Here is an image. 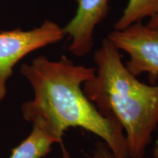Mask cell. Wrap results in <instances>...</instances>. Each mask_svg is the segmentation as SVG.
Here are the masks:
<instances>
[{
  "instance_id": "6da1fadb",
  "label": "cell",
  "mask_w": 158,
  "mask_h": 158,
  "mask_svg": "<svg viewBox=\"0 0 158 158\" xmlns=\"http://www.w3.org/2000/svg\"><path fill=\"white\" fill-rule=\"evenodd\" d=\"M21 72L34 91L32 100L21 107L27 121H40L59 143L69 128H82L101 138L116 158L130 157L123 128L102 116L83 91L95 68L76 64L65 56L58 61L40 56L23 64Z\"/></svg>"
},
{
  "instance_id": "7a4b0ae2",
  "label": "cell",
  "mask_w": 158,
  "mask_h": 158,
  "mask_svg": "<svg viewBox=\"0 0 158 158\" xmlns=\"http://www.w3.org/2000/svg\"><path fill=\"white\" fill-rule=\"evenodd\" d=\"M95 74L83 84L85 95L102 116L123 128L130 157L145 155L158 126V85L138 80L108 38L94 53Z\"/></svg>"
},
{
  "instance_id": "3957f363",
  "label": "cell",
  "mask_w": 158,
  "mask_h": 158,
  "mask_svg": "<svg viewBox=\"0 0 158 158\" xmlns=\"http://www.w3.org/2000/svg\"><path fill=\"white\" fill-rule=\"evenodd\" d=\"M65 35L63 28L51 21L29 31L16 29L0 33V102L5 98L7 81L17 62L37 49L59 42Z\"/></svg>"
},
{
  "instance_id": "277c9868",
  "label": "cell",
  "mask_w": 158,
  "mask_h": 158,
  "mask_svg": "<svg viewBox=\"0 0 158 158\" xmlns=\"http://www.w3.org/2000/svg\"><path fill=\"white\" fill-rule=\"evenodd\" d=\"M107 38L120 51L129 55L126 68L135 76L148 73L158 76V27L135 23L122 30H114Z\"/></svg>"
},
{
  "instance_id": "5b68a950",
  "label": "cell",
  "mask_w": 158,
  "mask_h": 158,
  "mask_svg": "<svg viewBox=\"0 0 158 158\" xmlns=\"http://www.w3.org/2000/svg\"><path fill=\"white\" fill-rule=\"evenodd\" d=\"M110 0H76V14L63 28L70 38L69 50L78 56L87 55L94 46V31L107 16Z\"/></svg>"
},
{
  "instance_id": "8992f818",
  "label": "cell",
  "mask_w": 158,
  "mask_h": 158,
  "mask_svg": "<svg viewBox=\"0 0 158 158\" xmlns=\"http://www.w3.org/2000/svg\"><path fill=\"white\" fill-rule=\"evenodd\" d=\"M29 135L13 149L10 158H43L51 151V146L59 143L39 120L32 122Z\"/></svg>"
},
{
  "instance_id": "52a82bcc",
  "label": "cell",
  "mask_w": 158,
  "mask_h": 158,
  "mask_svg": "<svg viewBox=\"0 0 158 158\" xmlns=\"http://www.w3.org/2000/svg\"><path fill=\"white\" fill-rule=\"evenodd\" d=\"M158 10V0H128L123 13L114 25L115 30H122L135 23L151 18Z\"/></svg>"
},
{
  "instance_id": "ba28073f",
  "label": "cell",
  "mask_w": 158,
  "mask_h": 158,
  "mask_svg": "<svg viewBox=\"0 0 158 158\" xmlns=\"http://www.w3.org/2000/svg\"><path fill=\"white\" fill-rule=\"evenodd\" d=\"M89 158H116L112 152L110 151L109 147L103 141L98 142L94 146V148L92 151V155H91ZM133 158V157H129ZM139 158H147L141 157Z\"/></svg>"
},
{
  "instance_id": "9c48e42d",
  "label": "cell",
  "mask_w": 158,
  "mask_h": 158,
  "mask_svg": "<svg viewBox=\"0 0 158 158\" xmlns=\"http://www.w3.org/2000/svg\"><path fill=\"white\" fill-rule=\"evenodd\" d=\"M147 25L150 27H158V10L152 16L149 18V21Z\"/></svg>"
},
{
  "instance_id": "30bf717a",
  "label": "cell",
  "mask_w": 158,
  "mask_h": 158,
  "mask_svg": "<svg viewBox=\"0 0 158 158\" xmlns=\"http://www.w3.org/2000/svg\"><path fill=\"white\" fill-rule=\"evenodd\" d=\"M153 157L154 158H158V138L153 148Z\"/></svg>"
}]
</instances>
